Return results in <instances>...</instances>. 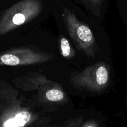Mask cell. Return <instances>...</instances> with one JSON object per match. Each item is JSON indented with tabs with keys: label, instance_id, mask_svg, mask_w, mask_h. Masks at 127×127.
Instances as JSON below:
<instances>
[{
	"label": "cell",
	"instance_id": "1",
	"mask_svg": "<svg viewBox=\"0 0 127 127\" xmlns=\"http://www.w3.org/2000/svg\"><path fill=\"white\" fill-rule=\"evenodd\" d=\"M42 9L40 0H21L0 16V37L34 19Z\"/></svg>",
	"mask_w": 127,
	"mask_h": 127
},
{
	"label": "cell",
	"instance_id": "2",
	"mask_svg": "<svg viewBox=\"0 0 127 127\" xmlns=\"http://www.w3.org/2000/svg\"><path fill=\"white\" fill-rule=\"evenodd\" d=\"M62 16L67 31L77 47L88 57H95L96 44L90 27L78 20L75 14L66 7H64Z\"/></svg>",
	"mask_w": 127,
	"mask_h": 127
},
{
	"label": "cell",
	"instance_id": "3",
	"mask_svg": "<svg viewBox=\"0 0 127 127\" xmlns=\"http://www.w3.org/2000/svg\"><path fill=\"white\" fill-rule=\"evenodd\" d=\"M109 71L106 64L98 62L72 77V83L79 88L93 92H102L107 87Z\"/></svg>",
	"mask_w": 127,
	"mask_h": 127
},
{
	"label": "cell",
	"instance_id": "4",
	"mask_svg": "<svg viewBox=\"0 0 127 127\" xmlns=\"http://www.w3.org/2000/svg\"><path fill=\"white\" fill-rule=\"evenodd\" d=\"M47 53L29 48H17L0 53V66H26L41 64L52 59Z\"/></svg>",
	"mask_w": 127,
	"mask_h": 127
},
{
	"label": "cell",
	"instance_id": "5",
	"mask_svg": "<svg viewBox=\"0 0 127 127\" xmlns=\"http://www.w3.org/2000/svg\"><path fill=\"white\" fill-rule=\"evenodd\" d=\"M31 115L26 110H19L14 118L6 121L2 127H23L31 119Z\"/></svg>",
	"mask_w": 127,
	"mask_h": 127
},
{
	"label": "cell",
	"instance_id": "6",
	"mask_svg": "<svg viewBox=\"0 0 127 127\" xmlns=\"http://www.w3.org/2000/svg\"><path fill=\"white\" fill-rule=\"evenodd\" d=\"M60 47L61 54L64 58L71 59L74 56L75 54L74 50H73L69 41L66 37H62L61 38L60 42Z\"/></svg>",
	"mask_w": 127,
	"mask_h": 127
},
{
	"label": "cell",
	"instance_id": "7",
	"mask_svg": "<svg viewBox=\"0 0 127 127\" xmlns=\"http://www.w3.org/2000/svg\"><path fill=\"white\" fill-rule=\"evenodd\" d=\"M45 99L51 102H58L64 99L65 95L63 91L57 88L49 89L45 94Z\"/></svg>",
	"mask_w": 127,
	"mask_h": 127
},
{
	"label": "cell",
	"instance_id": "8",
	"mask_svg": "<svg viewBox=\"0 0 127 127\" xmlns=\"http://www.w3.org/2000/svg\"><path fill=\"white\" fill-rule=\"evenodd\" d=\"M84 3L94 9L100 8L103 2V0H82Z\"/></svg>",
	"mask_w": 127,
	"mask_h": 127
},
{
	"label": "cell",
	"instance_id": "9",
	"mask_svg": "<svg viewBox=\"0 0 127 127\" xmlns=\"http://www.w3.org/2000/svg\"></svg>",
	"mask_w": 127,
	"mask_h": 127
}]
</instances>
